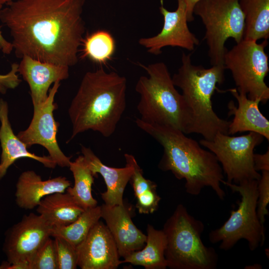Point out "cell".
Here are the masks:
<instances>
[{
    "mask_svg": "<svg viewBox=\"0 0 269 269\" xmlns=\"http://www.w3.org/2000/svg\"><path fill=\"white\" fill-rule=\"evenodd\" d=\"M2 4H0V10L2 8ZM0 26V50L4 54H10L13 51V47L11 42L7 41L2 35Z\"/></svg>",
    "mask_w": 269,
    "mask_h": 269,
    "instance_id": "1f68e13d",
    "label": "cell"
},
{
    "mask_svg": "<svg viewBox=\"0 0 269 269\" xmlns=\"http://www.w3.org/2000/svg\"><path fill=\"white\" fill-rule=\"evenodd\" d=\"M160 2L159 10L163 17V24L160 32L152 37L140 38L139 44L144 47L148 52L155 55L161 54L162 48L166 46L193 50L199 41L188 28L184 0H177V8L173 11H170L164 7L163 0Z\"/></svg>",
    "mask_w": 269,
    "mask_h": 269,
    "instance_id": "4fadbf2b",
    "label": "cell"
},
{
    "mask_svg": "<svg viewBox=\"0 0 269 269\" xmlns=\"http://www.w3.org/2000/svg\"><path fill=\"white\" fill-rule=\"evenodd\" d=\"M258 183V197L257 213L262 225L264 227L265 217L269 215L267 208L269 203V171H262Z\"/></svg>",
    "mask_w": 269,
    "mask_h": 269,
    "instance_id": "f1b7e54d",
    "label": "cell"
},
{
    "mask_svg": "<svg viewBox=\"0 0 269 269\" xmlns=\"http://www.w3.org/2000/svg\"><path fill=\"white\" fill-rule=\"evenodd\" d=\"M58 269H75L78 267L76 247L65 239L54 237Z\"/></svg>",
    "mask_w": 269,
    "mask_h": 269,
    "instance_id": "4316f807",
    "label": "cell"
},
{
    "mask_svg": "<svg viewBox=\"0 0 269 269\" xmlns=\"http://www.w3.org/2000/svg\"><path fill=\"white\" fill-rule=\"evenodd\" d=\"M135 122L162 146L159 168L170 171L179 180L184 179L187 193L197 196L204 188L209 187L219 199L224 200L226 194L221 187L223 171L214 153L202 148L197 141L179 130L147 123L139 118Z\"/></svg>",
    "mask_w": 269,
    "mask_h": 269,
    "instance_id": "7a4b0ae2",
    "label": "cell"
},
{
    "mask_svg": "<svg viewBox=\"0 0 269 269\" xmlns=\"http://www.w3.org/2000/svg\"><path fill=\"white\" fill-rule=\"evenodd\" d=\"M52 226L40 215L31 213L7 232L3 246L7 261L1 269H29L39 250L51 237Z\"/></svg>",
    "mask_w": 269,
    "mask_h": 269,
    "instance_id": "8fae6325",
    "label": "cell"
},
{
    "mask_svg": "<svg viewBox=\"0 0 269 269\" xmlns=\"http://www.w3.org/2000/svg\"><path fill=\"white\" fill-rule=\"evenodd\" d=\"M258 180L249 179L239 184L222 183L233 192H238L241 200L238 208L230 212L228 219L220 228L211 231L209 239L212 244L220 242L219 248L228 251L241 240H246L251 251L263 246L265 241V227L257 213Z\"/></svg>",
    "mask_w": 269,
    "mask_h": 269,
    "instance_id": "52a82bcc",
    "label": "cell"
},
{
    "mask_svg": "<svg viewBox=\"0 0 269 269\" xmlns=\"http://www.w3.org/2000/svg\"><path fill=\"white\" fill-rule=\"evenodd\" d=\"M36 211L52 227L68 225L85 210L67 192H56L41 199Z\"/></svg>",
    "mask_w": 269,
    "mask_h": 269,
    "instance_id": "44dd1931",
    "label": "cell"
},
{
    "mask_svg": "<svg viewBox=\"0 0 269 269\" xmlns=\"http://www.w3.org/2000/svg\"><path fill=\"white\" fill-rule=\"evenodd\" d=\"M69 70L66 66L41 62L24 56L18 64V72L29 85L34 106L45 102L52 83L69 77Z\"/></svg>",
    "mask_w": 269,
    "mask_h": 269,
    "instance_id": "2e32d148",
    "label": "cell"
},
{
    "mask_svg": "<svg viewBox=\"0 0 269 269\" xmlns=\"http://www.w3.org/2000/svg\"><path fill=\"white\" fill-rule=\"evenodd\" d=\"M229 91L236 99L238 105L236 106L232 100L228 104L229 116H234L229 126L228 134L253 132L269 140V122L259 109L260 100L250 99L246 94L238 92L236 88Z\"/></svg>",
    "mask_w": 269,
    "mask_h": 269,
    "instance_id": "d6986e66",
    "label": "cell"
},
{
    "mask_svg": "<svg viewBox=\"0 0 269 269\" xmlns=\"http://www.w3.org/2000/svg\"><path fill=\"white\" fill-rule=\"evenodd\" d=\"M245 269H261L262 267L260 264H255L253 265L246 266Z\"/></svg>",
    "mask_w": 269,
    "mask_h": 269,
    "instance_id": "836d02e7",
    "label": "cell"
},
{
    "mask_svg": "<svg viewBox=\"0 0 269 269\" xmlns=\"http://www.w3.org/2000/svg\"><path fill=\"white\" fill-rule=\"evenodd\" d=\"M204 225L182 204L176 207L164 224L166 239L165 258L171 269H215L218 256L201 239Z\"/></svg>",
    "mask_w": 269,
    "mask_h": 269,
    "instance_id": "8992f818",
    "label": "cell"
},
{
    "mask_svg": "<svg viewBox=\"0 0 269 269\" xmlns=\"http://www.w3.org/2000/svg\"><path fill=\"white\" fill-rule=\"evenodd\" d=\"M100 218L101 206L88 208L71 224L62 227H52L51 237H61L77 247Z\"/></svg>",
    "mask_w": 269,
    "mask_h": 269,
    "instance_id": "d4e9b609",
    "label": "cell"
},
{
    "mask_svg": "<svg viewBox=\"0 0 269 269\" xmlns=\"http://www.w3.org/2000/svg\"><path fill=\"white\" fill-rule=\"evenodd\" d=\"M76 250L77 265L81 269H116L122 264L111 232L100 220Z\"/></svg>",
    "mask_w": 269,
    "mask_h": 269,
    "instance_id": "5bb4252c",
    "label": "cell"
},
{
    "mask_svg": "<svg viewBox=\"0 0 269 269\" xmlns=\"http://www.w3.org/2000/svg\"><path fill=\"white\" fill-rule=\"evenodd\" d=\"M127 88L126 78L115 72L101 68L86 72L68 109L69 140L88 130L112 135L126 108Z\"/></svg>",
    "mask_w": 269,
    "mask_h": 269,
    "instance_id": "3957f363",
    "label": "cell"
},
{
    "mask_svg": "<svg viewBox=\"0 0 269 269\" xmlns=\"http://www.w3.org/2000/svg\"><path fill=\"white\" fill-rule=\"evenodd\" d=\"M101 218L111 232L120 257L123 258L145 245L146 235L134 224L130 209L124 204L101 206Z\"/></svg>",
    "mask_w": 269,
    "mask_h": 269,
    "instance_id": "9a60e30c",
    "label": "cell"
},
{
    "mask_svg": "<svg viewBox=\"0 0 269 269\" xmlns=\"http://www.w3.org/2000/svg\"><path fill=\"white\" fill-rule=\"evenodd\" d=\"M13 0H0V4L3 5V4H6L11 1H12Z\"/></svg>",
    "mask_w": 269,
    "mask_h": 269,
    "instance_id": "e575fe53",
    "label": "cell"
},
{
    "mask_svg": "<svg viewBox=\"0 0 269 269\" xmlns=\"http://www.w3.org/2000/svg\"><path fill=\"white\" fill-rule=\"evenodd\" d=\"M245 17L244 39L257 42L269 37V0H239Z\"/></svg>",
    "mask_w": 269,
    "mask_h": 269,
    "instance_id": "603a6c76",
    "label": "cell"
},
{
    "mask_svg": "<svg viewBox=\"0 0 269 269\" xmlns=\"http://www.w3.org/2000/svg\"><path fill=\"white\" fill-rule=\"evenodd\" d=\"M86 0H13L0 10L15 56L69 67L78 62Z\"/></svg>",
    "mask_w": 269,
    "mask_h": 269,
    "instance_id": "6da1fadb",
    "label": "cell"
},
{
    "mask_svg": "<svg viewBox=\"0 0 269 269\" xmlns=\"http://www.w3.org/2000/svg\"><path fill=\"white\" fill-rule=\"evenodd\" d=\"M186 6L187 19L188 22L194 20L193 8L196 3L200 0H184Z\"/></svg>",
    "mask_w": 269,
    "mask_h": 269,
    "instance_id": "d6a6232c",
    "label": "cell"
},
{
    "mask_svg": "<svg viewBox=\"0 0 269 269\" xmlns=\"http://www.w3.org/2000/svg\"><path fill=\"white\" fill-rule=\"evenodd\" d=\"M147 75L137 80L135 90L140 99L139 119L165 126L187 134L188 117L181 94L176 89L167 66L162 62L142 65Z\"/></svg>",
    "mask_w": 269,
    "mask_h": 269,
    "instance_id": "5b68a950",
    "label": "cell"
},
{
    "mask_svg": "<svg viewBox=\"0 0 269 269\" xmlns=\"http://www.w3.org/2000/svg\"><path fill=\"white\" fill-rule=\"evenodd\" d=\"M60 86L56 81L50 89L45 102L33 106V114L28 128L18 133L17 136L29 148L34 144H39L45 148L49 156L61 167H69L71 157L66 156L61 150L56 138L59 123L55 120L54 111L57 108L54 98Z\"/></svg>",
    "mask_w": 269,
    "mask_h": 269,
    "instance_id": "7c38bea8",
    "label": "cell"
},
{
    "mask_svg": "<svg viewBox=\"0 0 269 269\" xmlns=\"http://www.w3.org/2000/svg\"><path fill=\"white\" fill-rule=\"evenodd\" d=\"M18 64L13 63L6 74H0V94H5L8 90L14 89L21 82L18 74Z\"/></svg>",
    "mask_w": 269,
    "mask_h": 269,
    "instance_id": "f546056e",
    "label": "cell"
},
{
    "mask_svg": "<svg viewBox=\"0 0 269 269\" xmlns=\"http://www.w3.org/2000/svg\"><path fill=\"white\" fill-rule=\"evenodd\" d=\"M145 246L141 250L130 254L122 263L140 266L145 269H165L167 263L164 253L166 247L165 235L162 230L155 229L148 224Z\"/></svg>",
    "mask_w": 269,
    "mask_h": 269,
    "instance_id": "7402d4cb",
    "label": "cell"
},
{
    "mask_svg": "<svg viewBox=\"0 0 269 269\" xmlns=\"http://www.w3.org/2000/svg\"><path fill=\"white\" fill-rule=\"evenodd\" d=\"M260 134L250 132L233 136L218 133L212 140L201 139L199 144L217 157L228 183L239 184L249 179L259 180L261 174L254 167V150L264 140Z\"/></svg>",
    "mask_w": 269,
    "mask_h": 269,
    "instance_id": "30bf717a",
    "label": "cell"
},
{
    "mask_svg": "<svg viewBox=\"0 0 269 269\" xmlns=\"http://www.w3.org/2000/svg\"><path fill=\"white\" fill-rule=\"evenodd\" d=\"M267 45V40L258 43L243 39L227 50L224 57V65L231 71L238 92L263 104L269 99V88L265 81L269 71L265 51Z\"/></svg>",
    "mask_w": 269,
    "mask_h": 269,
    "instance_id": "9c48e42d",
    "label": "cell"
},
{
    "mask_svg": "<svg viewBox=\"0 0 269 269\" xmlns=\"http://www.w3.org/2000/svg\"><path fill=\"white\" fill-rule=\"evenodd\" d=\"M69 167L73 174L74 184L73 187H68L66 192L84 210L97 206V201L92 194L94 176L86 164L82 155L74 161H71Z\"/></svg>",
    "mask_w": 269,
    "mask_h": 269,
    "instance_id": "cb8c5ba5",
    "label": "cell"
},
{
    "mask_svg": "<svg viewBox=\"0 0 269 269\" xmlns=\"http://www.w3.org/2000/svg\"><path fill=\"white\" fill-rule=\"evenodd\" d=\"M0 143L1 153L0 161V180L8 168L17 159L26 157L35 160L45 167L54 168L57 165L48 156H38L29 152L26 145L14 134L8 119L7 103L0 99Z\"/></svg>",
    "mask_w": 269,
    "mask_h": 269,
    "instance_id": "ac0fdd59",
    "label": "cell"
},
{
    "mask_svg": "<svg viewBox=\"0 0 269 269\" xmlns=\"http://www.w3.org/2000/svg\"><path fill=\"white\" fill-rule=\"evenodd\" d=\"M84 160L94 176L97 173L104 178L107 190L101 193V197L106 205L114 206L124 204L123 194L134 171L130 154L125 153L126 166L114 168L104 164L89 147L81 146Z\"/></svg>",
    "mask_w": 269,
    "mask_h": 269,
    "instance_id": "e0dca14e",
    "label": "cell"
},
{
    "mask_svg": "<svg viewBox=\"0 0 269 269\" xmlns=\"http://www.w3.org/2000/svg\"><path fill=\"white\" fill-rule=\"evenodd\" d=\"M83 56L99 64L110 60L115 53L116 43L112 34L105 30H98L84 38Z\"/></svg>",
    "mask_w": 269,
    "mask_h": 269,
    "instance_id": "484cf974",
    "label": "cell"
},
{
    "mask_svg": "<svg viewBox=\"0 0 269 269\" xmlns=\"http://www.w3.org/2000/svg\"><path fill=\"white\" fill-rule=\"evenodd\" d=\"M71 185V182L65 177L43 180L35 171L26 170L20 175L16 184V203L22 209H32L46 196L64 192Z\"/></svg>",
    "mask_w": 269,
    "mask_h": 269,
    "instance_id": "ffe728a7",
    "label": "cell"
},
{
    "mask_svg": "<svg viewBox=\"0 0 269 269\" xmlns=\"http://www.w3.org/2000/svg\"><path fill=\"white\" fill-rule=\"evenodd\" d=\"M29 269H58L53 239L50 237L39 250L29 264Z\"/></svg>",
    "mask_w": 269,
    "mask_h": 269,
    "instance_id": "83f0119b",
    "label": "cell"
},
{
    "mask_svg": "<svg viewBox=\"0 0 269 269\" xmlns=\"http://www.w3.org/2000/svg\"><path fill=\"white\" fill-rule=\"evenodd\" d=\"M193 14L199 16L206 32L204 39L208 46V55L213 65H224L226 40L232 38L236 43L244 39L245 17L239 0H200Z\"/></svg>",
    "mask_w": 269,
    "mask_h": 269,
    "instance_id": "ba28073f",
    "label": "cell"
},
{
    "mask_svg": "<svg viewBox=\"0 0 269 269\" xmlns=\"http://www.w3.org/2000/svg\"><path fill=\"white\" fill-rule=\"evenodd\" d=\"M254 167L257 171H269V149L264 154L254 153Z\"/></svg>",
    "mask_w": 269,
    "mask_h": 269,
    "instance_id": "4dcf8cb0",
    "label": "cell"
},
{
    "mask_svg": "<svg viewBox=\"0 0 269 269\" xmlns=\"http://www.w3.org/2000/svg\"><path fill=\"white\" fill-rule=\"evenodd\" d=\"M191 53H182L181 65L172 77L175 86L182 91L188 117L187 134H201L212 140L218 133L228 134L231 121L219 117L213 109L212 97L217 84L225 80L224 65L205 68L194 65Z\"/></svg>",
    "mask_w": 269,
    "mask_h": 269,
    "instance_id": "277c9868",
    "label": "cell"
}]
</instances>
